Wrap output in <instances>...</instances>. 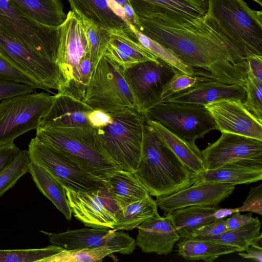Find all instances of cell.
<instances>
[{"label": "cell", "mask_w": 262, "mask_h": 262, "mask_svg": "<svg viewBox=\"0 0 262 262\" xmlns=\"http://www.w3.org/2000/svg\"><path fill=\"white\" fill-rule=\"evenodd\" d=\"M204 16L184 21L137 17L134 27L172 51L200 80L245 85L247 57L228 43Z\"/></svg>", "instance_id": "1"}, {"label": "cell", "mask_w": 262, "mask_h": 262, "mask_svg": "<svg viewBox=\"0 0 262 262\" xmlns=\"http://www.w3.org/2000/svg\"><path fill=\"white\" fill-rule=\"evenodd\" d=\"M140 158L134 171L156 197L167 196L186 188L200 179L158 137L144 113Z\"/></svg>", "instance_id": "2"}, {"label": "cell", "mask_w": 262, "mask_h": 262, "mask_svg": "<svg viewBox=\"0 0 262 262\" xmlns=\"http://www.w3.org/2000/svg\"><path fill=\"white\" fill-rule=\"evenodd\" d=\"M204 16L209 25L246 57L262 55V11L244 0H207Z\"/></svg>", "instance_id": "3"}, {"label": "cell", "mask_w": 262, "mask_h": 262, "mask_svg": "<svg viewBox=\"0 0 262 262\" xmlns=\"http://www.w3.org/2000/svg\"><path fill=\"white\" fill-rule=\"evenodd\" d=\"M36 136L106 182L111 174L120 169L104 151L93 128L39 127L36 129Z\"/></svg>", "instance_id": "4"}, {"label": "cell", "mask_w": 262, "mask_h": 262, "mask_svg": "<svg viewBox=\"0 0 262 262\" xmlns=\"http://www.w3.org/2000/svg\"><path fill=\"white\" fill-rule=\"evenodd\" d=\"M59 60L66 82L63 91L76 97L83 96L94 70L81 19L73 10L60 26Z\"/></svg>", "instance_id": "5"}, {"label": "cell", "mask_w": 262, "mask_h": 262, "mask_svg": "<svg viewBox=\"0 0 262 262\" xmlns=\"http://www.w3.org/2000/svg\"><path fill=\"white\" fill-rule=\"evenodd\" d=\"M111 122L94 128L107 156L121 170L135 171L142 148L144 113L127 109L110 114Z\"/></svg>", "instance_id": "6"}, {"label": "cell", "mask_w": 262, "mask_h": 262, "mask_svg": "<svg viewBox=\"0 0 262 262\" xmlns=\"http://www.w3.org/2000/svg\"><path fill=\"white\" fill-rule=\"evenodd\" d=\"M0 33L60 66V26L39 24L10 0H0Z\"/></svg>", "instance_id": "7"}, {"label": "cell", "mask_w": 262, "mask_h": 262, "mask_svg": "<svg viewBox=\"0 0 262 262\" xmlns=\"http://www.w3.org/2000/svg\"><path fill=\"white\" fill-rule=\"evenodd\" d=\"M83 101L94 110L109 114L127 109L139 110L125 80L123 68L105 55L94 70Z\"/></svg>", "instance_id": "8"}, {"label": "cell", "mask_w": 262, "mask_h": 262, "mask_svg": "<svg viewBox=\"0 0 262 262\" xmlns=\"http://www.w3.org/2000/svg\"><path fill=\"white\" fill-rule=\"evenodd\" d=\"M28 151L31 163L45 169L64 187L75 191H85L107 186L106 181L36 136L31 140Z\"/></svg>", "instance_id": "9"}, {"label": "cell", "mask_w": 262, "mask_h": 262, "mask_svg": "<svg viewBox=\"0 0 262 262\" xmlns=\"http://www.w3.org/2000/svg\"><path fill=\"white\" fill-rule=\"evenodd\" d=\"M54 97V95L41 92L2 100L0 102V146L13 143L19 136L38 128Z\"/></svg>", "instance_id": "10"}, {"label": "cell", "mask_w": 262, "mask_h": 262, "mask_svg": "<svg viewBox=\"0 0 262 262\" xmlns=\"http://www.w3.org/2000/svg\"><path fill=\"white\" fill-rule=\"evenodd\" d=\"M143 113L150 120L194 145L196 139L211 130H218L204 105L160 102Z\"/></svg>", "instance_id": "11"}, {"label": "cell", "mask_w": 262, "mask_h": 262, "mask_svg": "<svg viewBox=\"0 0 262 262\" xmlns=\"http://www.w3.org/2000/svg\"><path fill=\"white\" fill-rule=\"evenodd\" d=\"M0 54L43 90L62 92L66 82L60 67L0 33Z\"/></svg>", "instance_id": "12"}, {"label": "cell", "mask_w": 262, "mask_h": 262, "mask_svg": "<svg viewBox=\"0 0 262 262\" xmlns=\"http://www.w3.org/2000/svg\"><path fill=\"white\" fill-rule=\"evenodd\" d=\"M123 70L139 110L142 112L160 102L164 86L178 71L159 58L137 62Z\"/></svg>", "instance_id": "13"}, {"label": "cell", "mask_w": 262, "mask_h": 262, "mask_svg": "<svg viewBox=\"0 0 262 262\" xmlns=\"http://www.w3.org/2000/svg\"><path fill=\"white\" fill-rule=\"evenodd\" d=\"M64 188L72 214L84 226L114 229L121 208L107 186L85 191Z\"/></svg>", "instance_id": "14"}, {"label": "cell", "mask_w": 262, "mask_h": 262, "mask_svg": "<svg viewBox=\"0 0 262 262\" xmlns=\"http://www.w3.org/2000/svg\"><path fill=\"white\" fill-rule=\"evenodd\" d=\"M205 170L243 160H262V141L222 132L221 137L201 151Z\"/></svg>", "instance_id": "15"}, {"label": "cell", "mask_w": 262, "mask_h": 262, "mask_svg": "<svg viewBox=\"0 0 262 262\" xmlns=\"http://www.w3.org/2000/svg\"><path fill=\"white\" fill-rule=\"evenodd\" d=\"M41 232L48 236L52 244L66 250L111 246L121 248L125 254H130L136 247L135 239L128 234L112 229L86 228L58 233Z\"/></svg>", "instance_id": "16"}, {"label": "cell", "mask_w": 262, "mask_h": 262, "mask_svg": "<svg viewBox=\"0 0 262 262\" xmlns=\"http://www.w3.org/2000/svg\"><path fill=\"white\" fill-rule=\"evenodd\" d=\"M235 185L198 180L188 187L174 193L156 197L157 205L164 215L172 211L189 206H215L228 198L233 192Z\"/></svg>", "instance_id": "17"}, {"label": "cell", "mask_w": 262, "mask_h": 262, "mask_svg": "<svg viewBox=\"0 0 262 262\" xmlns=\"http://www.w3.org/2000/svg\"><path fill=\"white\" fill-rule=\"evenodd\" d=\"M218 130L262 141V122L251 114L239 99H227L204 105Z\"/></svg>", "instance_id": "18"}, {"label": "cell", "mask_w": 262, "mask_h": 262, "mask_svg": "<svg viewBox=\"0 0 262 262\" xmlns=\"http://www.w3.org/2000/svg\"><path fill=\"white\" fill-rule=\"evenodd\" d=\"M72 10L100 28L121 31L137 41L134 27L126 20L121 6L113 0H68Z\"/></svg>", "instance_id": "19"}, {"label": "cell", "mask_w": 262, "mask_h": 262, "mask_svg": "<svg viewBox=\"0 0 262 262\" xmlns=\"http://www.w3.org/2000/svg\"><path fill=\"white\" fill-rule=\"evenodd\" d=\"M53 102L41 120L39 127L92 128L89 115L93 109L83 101L64 92L55 94Z\"/></svg>", "instance_id": "20"}, {"label": "cell", "mask_w": 262, "mask_h": 262, "mask_svg": "<svg viewBox=\"0 0 262 262\" xmlns=\"http://www.w3.org/2000/svg\"><path fill=\"white\" fill-rule=\"evenodd\" d=\"M137 17L184 21L203 17L206 12L194 0H128Z\"/></svg>", "instance_id": "21"}, {"label": "cell", "mask_w": 262, "mask_h": 262, "mask_svg": "<svg viewBox=\"0 0 262 262\" xmlns=\"http://www.w3.org/2000/svg\"><path fill=\"white\" fill-rule=\"evenodd\" d=\"M137 228L136 245L144 253L167 255L181 238L167 215L148 219Z\"/></svg>", "instance_id": "22"}, {"label": "cell", "mask_w": 262, "mask_h": 262, "mask_svg": "<svg viewBox=\"0 0 262 262\" xmlns=\"http://www.w3.org/2000/svg\"><path fill=\"white\" fill-rule=\"evenodd\" d=\"M245 85L229 84L211 80H199L193 86L162 102L205 105L222 99H246Z\"/></svg>", "instance_id": "23"}, {"label": "cell", "mask_w": 262, "mask_h": 262, "mask_svg": "<svg viewBox=\"0 0 262 262\" xmlns=\"http://www.w3.org/2000/svg\"><path fill=\"white\" fill-rule=\"evenodd\" d=\"M235 209L215 206H189L175 209L167 215L181 238H188L199 228L230 215Z\"/></svg>", "instance_id": "24"}, {"label": "cell", "mask_w": 262, "mask_h": 262, "mask_svg": "<svg viewBox=\"0 0 262 262\" xmlns=\"http://www.w3.org/2000/svg\"><path fill=\"white\" fill-rule=\"evenodd\" d=\"M200 180L233 185L249 184L262 180V160H243L220 167L205 170Z\"/></svg>", "instance_id": "25"}, {"label": "cell", "mask_w": 262, "mask_h": 262, "mask_svg": "<svg viewBox=\"0 0 262 262\" xmlns=\"http://www.w3.org/2000/svg\"><path fill=\"white\" fill-rule=\"evenodd\" d=\"M106 182L109 192L120 208L149 194L134 171L120 169L111 174Z\"/></svg>", "instance_id": "26"}, {"label": "cell", "mask_w": 262, "mask_h": 262, "mask_svg": "<svg viewBox=\"0 0 262 262\" xmlns=\"http://www.w3.org/2000/svg\"><path fill=\"white\" fill-rule=\"evenodd\" d=\"M147 119L158 137L186 166L199 175L205 170L201 151L196 144L186 141L159 123Z\"/></svg>", "instance_id": "27"}, {"label": "cell", "mask_w": 262, "mask_h": 262, "mask_svg": "<svg viewBox=\"0 0 262 262\" xmlns=\"http://www.w3.org/2000/svg\"><path fill=\"white\" fill-rule=\"evenodd\" d=\"M178 242L179 255L190 261L212 262L220 256L239 251L236 247L210 240L181 238Z\"/></svg>", "instance_id": "28"}, {"label": "cell", "mask_w": 262, "mask_h": 262, "mask_svg": "<svg viewBox=\"0 0 262 262\" xmlns=\"http://www.w3.org/2000/svg\"><path fill=\"white\" fill-rule=\"evenodd\" d=\"M35 21L48 26L59 27L67 15L60 0H10Z\"/></svg>", "instance_id": "29"}, {"label": "cell", "mask_w": 262, "mask_h": 262, "mask_svg": "<svg viewBox=\"0 0 262 262\" xmlns=\"http://www.w3.org/2000/svg\"><path fill=\"white\" fill-rule=\"evenodd\" d=\"M29 172L39 191L64 215L67 220L72 218L63 185L42 167L31 162Z\"/></svg>", "instance_id": "30"}, {"label": "cell", "mask_w": 262, "mask_h": 262, "mask_svg": "<svg viewBox=\"0 0 262 262\" xmlns=\"http://www.w3.org/2000/svg\"><path fill=\"white\" fill-rule=\"evenodd\" d=\"M155 200L149 194L121 208L114 231L132 230L145 221L159 215Z\"/></svg>", "instance_id": "31"}, {"label": "cell", "mask_w": 262, "mask_h": 262, "mask_svg": "<svg viewBox=\"0 0 262 262\" xmlns=\"http://www.w3.org/2000/svg\"><path fill=\"white\" fill-rule=\"evenodd\" d=\"M261 225L259 219L256 217L254 221L238 228L227 230L218 235L191 238L213 241L236 247L238 252L244 251L250 245L261 239Z\"/></svg>", "instance_id": "32"}, {"label": "cell", "mask_w": 262, "mask_h": 262, "mask_svg": "<svg viewBox=\"0 0 262 262\" xmlns=\"http://www.w3.org/2000/svg\"><path fill=\"white\" fill-rule=\"evenodd\" d=\"M116 252L125 254L121 248L111 246L72 250L64 249L60 253L48 258L45 262L101 261L106 256Z\"/></svg>", "instance_id": "33"}, {"label": "cell", "mask_w": 262, "mask_h": 262, "mask_svg": "<svg viewBox=\"0 0 262 262\" xmlns=\"http://www.w3.org/2000/svg\"><path fill=\"white\" fill-rule=\"evenodd\" d=\"M80 17L88 38L90 59L94 70L100 59L104 56L110 44L111 32L81 15Z\"/></svg>", "instance_id": "34"}, {"label": "cell", "mask_w": 262, "mask_h": 262, "mask_svg": "<svg viewBox=\"0 0 262 262\" xmlns=\"http://www.w3.org/2000/svg\"><path fill=\"white\" fill-rule=\"evenodd\" d=\"M110 32V43L135 63L148 60L156 61L158 59V58L124 32Z\"/></svg>", "instance_id": "35"}, {"label": "cell", "mask_w": 262, "mask_h": 262, "mask_svg": "<svg viewBox=\"0 0 262 262\" xmlns=\"http://www.w3.org/2000/svg\"><path fill=\"white\" fill-rule=\"evenodd\" d=\"M134 29L138 42L155 56L170 64L179 71L194 75L193 68L183 61L172 51L147 37L135 28L134 27Z\"/></svg>", "instance_id": "36"}, {"label": "cell", "mask_w": 262, "mask_h": 262, "mask_svg": "<svg viewBox=\"0 0 262 262\" xmlns=\"http://www.w3.org/2000/svg\"><path fill=\"white\" fill-rule=\"evenodd\" d=\"M64 249L53 245L39 249L0 250V262H45Z\"/></svg>", "instance_id": "37"}, {"label": "cell", "mask_w": 262, "mask_h": 262, "mask_svg": "<svg viewBox=\"0 0 262 262\" xmlns=\"http://www.w3.org/2000/svg\"><path fill=\"white\" fill-rule=\"evenodd\" d=\"M30 164L28 150H20L14 161L0 173V196L29 172Z\"/></svg>", "instance_id": "38"}, {"label": "cell", "mask_w": 262, "mask_h": 262, "mask_svg": "<svg viewBox=\"0 0 262 262\" xmlns=\"http://www.w3.org/2000/svg\"><path fill=\"white\" fill-rule=\"evenodd\" d=\"M245 88L246 96L243 102L244 106L262 122V82L248 72Z\"/></svg>", "instance_id": "39"}, {"label": "cell", "mask_w": 262, "mask_h": 262, "mask_svg": "<svg viewBox=\"0 0 262 262\" xmlns=\"http://www.w3.org/2000/svg\"><path fill=\"white\" fill-rule=\"evenodd\" d=\"M199 78L178 71L165 84L161 96V101L182 93L194 86Z\"/></svg>", "instance_id": "40"}, {"label": "cell", "mask_w": 262, "mask_h": 262, "mask_svg": "<svg viewBox=\"0 0 262 262\" xmlns=\"http://www.w3.org/2000/svg\"><path fill=\"white\" fill-rule=\"evenodd\" d=\"M0 79L29 84L41 89L35 81L19 71L0 54Z\"/></svg>", "instance_id": "41"}, {"label": "cell", "mask_w": 262, "mask_h": 262, "mask_svg": "<svg viewBox=\"0 0 262 262\" xmlns=\"http://www.w3.org/2000/svg\"><path fill=\"white\" fill-rule=\"evenodd\" d=\"M36 89L29 84L0 79V100L29 94L35 92Z\"/></svg>", "instance_id": "42"}, {"label": "cell", "mask_w": 262, "mask_h": 262, "mask_svg": "<svg viewBox=\"0 0 262 262\" xmlns=\"http://www.w3.org/2000/svg\"><path fill=\"white\" fill-rule=\"evenodd\" d=\"M236 212H250L262 214V184L251 187L249 194L239 207L234 208Z\"/></svg>", "instance_id": "43"}, {"label": "cell", "mask_w": 262, "mask_h": 262, "mask_svg": "<svg viewBox=\"0 0 262 262\" xmlns=\"http://www.w3.org/2000/svg\"><path fill=\"white\" fill-rule=\"evenodd\" d=\"M227 231L225 219H222L206 224L193 231L189 237L194 238L213 236Z\"/></svg>", "instance_id": "44"}, {"label": "cell", "mask_w": 262, "mask_h": 262, "mask_svg": "<svg viewBox=\"0 0 262 262\" xmlns=\"http://www.w3.org/2000/svg\"><path fill=\"white\" fill-rule=\"evenodd\" d=\"M20 151L14 143L0 146V173L14 161Z\"/></svg>", "instance_id": "45"}, {"label": "cell", "mask_w": 262, "mask_h": 262, "mask_svg": "<svg viewBox=\"0 0 262 262\" xmlns=\"http://www.w3.org/2000/svg\"><path fill=\"white\" fill-rule=\"evenodd\" d=\"M252 217V213L241 214L240 212H235L231 216L225 220L226 227L227 230H231L238 228L255 220Z\"/></svg>", "instance_id": "46"}, {"label": "cell", "mask_w": 262, "mask_h": 262, "mask_svg": "<svg viewBox=\"0 0 262 262\" xmlns=\"http://www.w3.org/2000/svg\"><path fill=\"white\" fill-rule=\"evenodd\" d=\"M88 118L93 128H98L106 126L112 121L111 114L101 110H93L89 114Z\"/></svg>", "instance_id": "47"}, {"label": "cell", "mask_w": 262, "mask_h": 262, "mask_svg": "<svg viewBox=\"0 0 262 262\" xmlns=\"http://www.w3.org/2000/svg\"><path fill=\"white\" fill-rule=\"evenodd\" d=\"M243 258L251 259L258 262L262 261L261 239L250 245L244 251L237 252Z\"/></svg>", "instance_id": "48"}, {"label": "cell", "mask_w": 262, "mask_h": 262, "mask_svg": "<svg viewBox=\"0 0 262 262\" xmlns=\"http://www.w3.org/2000/svg\"><path fill=\"white\" fill-rule=\"evenodd\" d=\"M248 72L262 82V55L251 54L247 57Z\"/></svg>", "instance_id": "49"}, {"label": "cell", "mask_w": 262, "mask_h": 262, "mask_svg": "<svg viewBox=\"0 0 262 262\" xmlns=\"http://www.w3.org/2000/svg\"><path fill=\"white\" fill-rule=\"evenodd\" d=\"M197 2L204 10L207 11L208 8L207 0H194Z\"/></svg>", "instance_id": "50"}, {"label": "cell", "mask_w": 262, "mask_h": 262, "mask_svg": "<svg viewBox=\"0 0 262 262\" xmlns=\"http://www.w3.org/2000/svg\"><path fill=\"white\" fill-rule=\"evenodd\" d=\"M117 4H118L122 8L126 5L129 4L128 0H113Z\"/></svg>", "instance_id": "51"}, {"label": "cell", "mask_w": 262, "mask_h": 262, "mask_svg": "<svg viewBox=\"0 0 262 262\" xmlns=\"http://www.w3.org/2000/svg\"><path fill=\"white\" fill-rule=\"evenodd\" d=\"M259 4L260 6H262V0H252Z\"/></svg>", "instance_id": "52"}]
</instances>
